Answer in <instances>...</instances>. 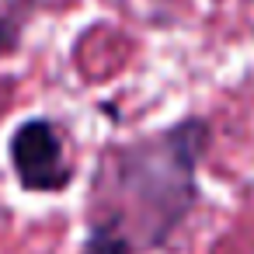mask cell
<instances>
[{
    "mask_svg": "<svg viewBox=\"0 0 254 254\" xmlns=\"http://www.w3.org/2000/svg\"><path fill=\"white\" fill-rule=\"evenodd\" d=\"M202 143L205 126L181 122L160 136L119 150L115 181L132 202L150 240H164L195 202V160Z\"/></svg>",
    "mask_w": 254,
    "mask_h": 254,
    "instance_id": "6da1fadb",
    "label": "cell"
},
{
    "mask_svg": "<svg viewBox=\"0 0 254 254\" xmlns=\"http://www.w3.org/2000/svg\"><path fill=\"white\" fill-rule=\"evenodd\" d=\"M11 164L18 171V181L28 191H60L73 178L70 164L63 160L60 136L46 119H32V122L14 129V136H11Z\"/></svg>",
    "mask_w": 254,
    "mask_h": 254,
    "instance_id": "7a4b0ae2",
    "label": "cell"
},
{
    "mask_svg": "<svg viewBox=\"0 0 254 254\" xmlns=\"http://www.w3.org/2000/svg\"><path fill=\"white\" fill-rule=\"evenodd\" d=\"M84 254H129V244L115 230H94L84 244Z\"/></svg>",
    "mask_w": 254,
    "mask_h": 254,
    "instance_id": "3957f363",
    "label": "cell"
},
{
    "mask_svg": "<svg viewBox=\"0 0 254 254\" xmlns=\"http://www.w3.org/2000/svg\"><path fill=\"white\" fill-rule=\"evenodd\" d=\"M18 39H21V18L7 7H0V56L11 53L18 46Z\"/></svg>",
    "mask_w": 254,
    "mask_h": 254,
    "instance_id": "277c9868",
    "label": "cell"
}]
</instances>
